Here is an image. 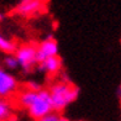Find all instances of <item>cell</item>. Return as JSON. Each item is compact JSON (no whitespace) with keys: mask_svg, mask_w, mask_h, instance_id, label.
Wrapping results in <instances>:
<instances>
[{"mask_svg":"<svg viewBox=\"0 0 121 121\" xmlns=\"http://www.w3.org/2000/svg\"><path fill=\"white\" fill-rule=\"evenodd\" d=\"M27 111H29L30 116L34 117L35 120H41L47 114L52 112L53 108H52L49 90L48 89H41L40 91H37L35 100L31 104V106L27 109Z\"/></svg>","mask_w":121,"mask_h":121,"instance_id":"2","label":"cell"},{"mask_svg":"<svg viewBox=\"0 0 121 121\" xmlns=\"http://www.w3.org/2000/svg\"><path fill=\"white\" fill-rule=\"evenodd\" d=\"M4 64H5V67L9 68V69H16V68L19 67L17 59H16V57L13 56V54L6 56V57L4 58Z\"/></svg>","mask_w":121,"mask_h":121,"instance_id":"10","label":"cell"},{"mask_svg":"<svg viewBox=\"0 0 121 121\" xmlns=\"http://www.w3.org/2000/svg\"><path fill=\"white\" fill-rule=\"evenodd\" d=\"M38 69L46 74H49V75L57 74L62 69V59L58 56L51 57V58L43 60L41 63H38Z\"/></svg>","mask_w":121,"mask_h":121,"instance_id":"7","label":"cell"},{"mask_svg":"<svg viewBox=\"0 0 121 121\" xmlns=\"http://www.w3.org/2000/svg\"><path fill=\"white\" fill-rule=\"evenodd\" d=\"M49 95H51L53 111L60 112L67 108L69 104L77 100L79 95V88L73 85L70 82L60 80L49 86Z\"/></svg>","mask_w":121,"mask_h":121,"instance_id":"1","label":"cell"},{"mask_svg":"<svg viewBox=\"0 0 121 121\" xmlns=\"http://www.w3.org/2000/svg\"><path fill=\"white\" fill-rule=\"evenodd\" d=\"M46 1L47 0H20L19 4L14 8L13 13L29 17V16L41 13L46 8Z\"/></svg>","mask_w":121,"mask_h":121,"instance_id":"4","label":"cell"},{"mask_svg":"<svg viewBox=\"0 0 121 121\" xmlns=\"http://www.w3.org/2000/svg\"><path fill=\"white\" fill-rule=\"evenodd\" d=\"M13 117L11 105L6 99L0 98V121H10Z\"/></svg>","mask_w":121,"mask_h":121,"instance_id":"8","label":"cell"},{"mask_svg":"<svg viewBox=\"0 0 121 121\" xmlns=\"http://www.w3.org/2000/svg\"><path fill=\"white\" fill-rule=\"evenodd\" d=\"M1 20H3V15H1V14H0V21H1Z\"/></svg>","mask_w":121,"mask_h":121,"instance_id":"15","label":"cell"},{"mask_svg":"<svg viewBox=\"0 0 121 121\" xmlns=\"http://www.w3.org/2000/svg\"><path fill=\"white\" fill-rule=\"evenodd\" d=\"M36 121H38V120H36Z\"/></svg>","mask_w":121,"mask_h":121,"instance_id":"16","label":"cell"},{"mask_svg":"<svg viewBox=\"0 0 121 121\" xmlns=\"http://www.w3.org/2000/svg\"><path fill=\"white\" fill-rule=\"evenodd\" d=\"M19 83L14 75L0 68V98L6 99L17 90Z\"/></svg>","mask_w":121,"mask_h":121,"instance_id":"6","label":"cell"},{"mask_svg":"<svg viewBox=\"0 0 121 121\" xmlns=\"http://www.w3.org/2000/svg\"><path fill=\"white\" fill-rule=\"evenodd\" d=\"M59 121H70V120H69V119H65V117H60Z\"/></svg>","mask_w":121,"mask_h":121,"instance_id":"14","label":"cell"},{"mask_svg":"<svg viewBox=\"0 0 121 121\" xmlns=\"http://www.w3.org/2000/svg\"><path fill=\"white\" fill-rule=\"evenodd\" d=\"M16 48H17V47H16V45H15L13 41L5 38L1 34H0V51L11 54V53H15Z\"/></svg>","mask_w":121,"mask_h":121,"instance_id":"9","label":"cell"},{"mask_svg":"<svg viewBox=\"0 0 121 121\" xmlns=\"http://www.w3.org/2000/svg\"><path fill=\"white\" fill-rule=\"evenodd\" d=\"M27 89L31 90V91H40L42 88L38 83H36V82H29V83H27Z\"/></svg>","mask_w":121,"mask_h":121,"instance_id":"12","label":"cell"},{"mask_svg":"<svg viewBox=\"0 0 121 121\" xmlns=\"http://www.w3.org/2000/svg\"><path fill=\"white\" fill-rule=\"evenodd\" d=\"M36 48V45H30V43H26V45H22L16 48L14 56L17 59L19 67L24 70V73H31L37 65Z\"/></svg>","mask_w":121,"mask_h":121,"instance_id":"3","label":"cell"},{"mask_svg":"<svg viewBox=\"0 0 121 121\" xmlns=\"http://www.w3.org/2000/svg\"><path fill=\"white\" fill-rule=\"evenodd\" d=\"M60 115L59 112H56V111H52V112H49L47 114L46 116H43L41 120H38V121H59L60 120Z\"/></svg>","mask_w":121,"mask_h":121,"instance_id":"11","label":"cell"},{"mask_svg":"<svg viewBox=\"0 0 121 121\" xmlns=\"http://www.w3.org/2000/svg\"><path fill=\"white\" fill-rule=\"evenodd\" d=\"M56 56H58V43L53 38V36H48L40 45H37V48H36L37 64L51 57H56Z\"/></svg>","mask_w":121,"mask_h":121,"instance_id":"5","label":"cell"},{"mask_svg":"<svg viewBox=\"0 0 121 121\" xmlns=\"http://www.w3.org/2000/svg\"><path fill=\"white\" fill-rule=\"evenodd\" d=\"M117 95H119V98H120V100H121V85L119 86V90H117Z\"/></svg>","mask_w":121,"mask_h":121,"instance_id":"13","label":"cell"}]
</instances>
